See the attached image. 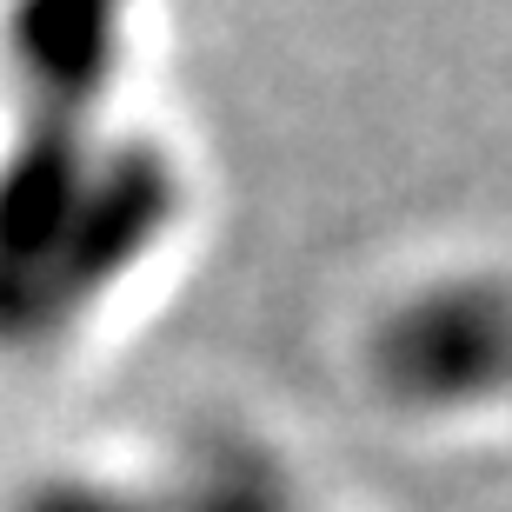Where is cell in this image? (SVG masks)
Instances as JSON below:
<instances>
[{
  "label": "cell",
  "mask_w": 512,
  "mask_h": 512,
  "mask_svg": "<svg viewBox=\"0 0 512 512\" xmlns=\"http://www.w3.org/2000/svg\"><path fill=\"white\" fill-rule=\"evenodd\" d=\"M366 373L406 413L512 399V280L459 273L413 286L366 333Z\"/></svg>",
  "instance_id": "1"
},
{
  "label": "cell",
  "mask_w": 512,
  "mask_h": 512,
  "mask_svg": "<svg viewBox=\"0 0 512 512\" xmlns=\"http://www.w3.org/2000/svg\"><path fill=\"white\" fill-rule=\"evenodd\" d=\"M173 213H180V173H173L167 153L147 147V140L100 147L94 173H87V187H80L74 220H67L54 260L40 273L34 346L67 333L100 293H114L133 266L153 253V240L173 227Z\"/></svg>",
  "instance_id": "2"
},
{
  "label": "cell",
  "mask_w": 512,
  "mask_h": 512,
  "mask_svg": "<svg viewBox=\"0 0 512 512\" xmlns=\"http://www.w3.org/2000/svg\"><path fill=\"white\" fill-rule=\"evenodd\" d=\"M127 7L133 0H14L7 7L0 47L27 114L94 120L107 80L120 74Z\"/></svg>",
  "instance_id": "3"
},
{
  "label": "cell",
  "mask_w": 512,
  "mask_h": 512,
  "mask_svg": "<svg viewBox=\"0 0 512 512\" xmlns=\"http://www.w3.org/2000/svg\"><path fill=\"white\" fill-rule=\"evenodd\" d=\"M180 512H293L273 459L247 453V446H213L200 466H193L187 499H173Z\"/></svg>",
  "instance_id": "4"
},
{
  "label": "cell",
  "mask_w": 512,
  "mask_h": 512,
  "mask_svg": "<svg viewBox=\"0 0 512 512\" xmlns=\"http://www.w3.org/2000/svg\"><path fill=\"white\" fill-rule=\"evenodd\" d=\"M14 512H180L173 499H147L107 479H40L34 493H20Z\"/></svg>",
  "instance_id": "5"
}]
</instances>
